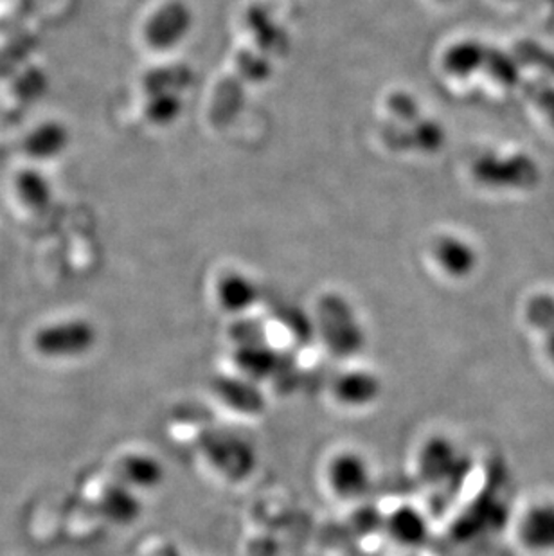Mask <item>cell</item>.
<instances>
[{
    "label": "cell",
    "mask_w": 554,
    "mask_h": 556,
    "mask_svg": "<svg viewBox=\"0 0 554 556\" xmlns=\"http://www.w3.org/2000/svg\"><path fill=\"white\" fill-rule=\"evenodd\" d=\"M105 514L109 519L117 525H130L141 515V501L137 497L136 490L128 489L126 484H119L105 495Z\"/></svg>",
    "instance_id": "obj_17"
},
{
    "label": "cell",
    "mask_w": 554,
    "mask_h": 556,
    "mask_svg": "<svg viewBox=\"0 0 554 556\" xmlns=\"http://www.w3.org/2000/svg\"><path fill=\"white\" fill-rule=\"evenodd\" d=\"M191 78L193 74L186 67L155 68L144 78V90L148 96L164 94V92L180 94L186 87H189Z\"/></svg>",
    "instance_id": "obj_18"
},
{
    "label": "cell",
    "mask_w": 554,
    "mask_h": 556,
    "mask_svg": "<svg viewBox=\"0 0 554 556\" xmlns=\"http://www.w3.org/2000/svg\"><path fill=\"white\" fill-rule=\"evenodd\" d=\"M213 391L225 407H229L230 410L240 413V415H260L267 405L265 394L260 389V383L252 382V380L241 377L238 372L232 377L218 378Z\"/></svg>",
    "instance_id": "obj_10"
},
{
    "label": "cell",
    "mask_w": 554,
    "mask_h": 556,
    "mask_svg": "<svg viewBox=\"0 0 554 556\" xmlns=\"http://www.w3.org/2000/svg\"><path fill=\"white\" fill-rule=\"evenodd\" d=\"M16 194L32 210H42L51 200V189L42 175L24 169L15 180Z\"/></svg>",
    "instance_id": "obj_20"
},
{
    "label": "cell",
    "mask_w": 554,
    "mask_h": 556,
    "mask_svg": "<svg viewBox=\"0 0 554 556\" xmlns=\"http://www.w3.org/2000/svg\"><path fill=\"white\" fill-rule=\"evenodd\" d=\"M236 63H238L240 74H243L249 81H254V84L265 81L273 74V63L265 53H241Z\"/></svg>",
    "instance_id": "obj_24"
},
{
    "label": "cell",
    "mask_w": 554,
    "mask_h": 556,
    "mask_svg": "<svg viewBox=\"0 0 554 556\" xmlns=\"http://www.w3.org/2000/svg\"><path fill=\"white\" fill-rule=\"evenodd\" d=\"M386 106H388L389 114L403 125L411 126L421 119L418 101L414 96L403 92V90L389 94Z\"/></svg>",
    "instance_id": "obj_22"
},
{
    "label": "cell",
    "mask_w": 554,
    "mask_h": 556,
    "mask_svg": "<svg viewBox=\"0 0 554 556\" xmlns=\"http://www.w3.org/2000/svg\"><path fill=\"white\" fill-rule=\"evenodd\" d=\"M249 24L254 29L257 43L262 46L263 51H270V49H276L279 43H282L281 29L268 18L267 11H252V15L249 16Z\"/></svg>",
    "instance_id": "obj_23"
},
{
    "label": "cell",
    "mask_w": 554,
    "mask_h": 556,
    "mask_svg": "<svg viewBox=\"0 0 554 556\" xmlns=\"http://www.w3.org/2000/svg\"><path fill=\"white\" fill-rule=\"evenodd\" d=\"M232 363L238 375L260 383L276 377L281 358L270 344L263 342V339H257V341L238 344L236 352L232 353Z\"/></svg>",
    "instance_id": "obj_11"
},
{
    "label": "cell",
    "mask_w": 554,
    "mask_h": 556,
    "mask_svg": "<svg viewBox=\"0 0 554 556\" xmlns=\"http://www.w3.org/2000/svg\"><path fill=\"white\" fill-rule=\"evenodd\" d=\"M315 331L330 355L356 357L366 348V331L355 308L340 294H326L317 305Z\"/></svg>",
    "instance_id": "obj_1"
},
{
    "label": "cell",
    "mask_w": 554,
    "mask_h": 556,
    "mask_svg": "<svg viewBox=\"0 0 554 556\" xmlns=\"http://www.w3.org/2000/svg\"><path fill=\"white\" fill-rule=\"evenodd\" d=\"M193 10L184 0H169L161 5L144 26V40L155 51H172L193 29Z\"/></svg>",
    "instance_id": "obj_5"
},
{
    "label": "cell",
    "mask_w": 554,
    "mask_h": 556,
    "mask_svg": "<svg viewBox=\"0 0 554 556\" xmlns=\"http://www.w3.org/2000/svg\"><path fill=\"white\" fill-rule=\"evenodd\" d=\"M488 49L477 40H461L450 46L443 54L444 73L454 78H470L479 68L484 67Z\"/></svg>",
    "instance_id": "obj_15"
},
{
    "label": "cell",
    "mask_w": 554,
    "mask_h": 556,
    "mask_svg": "<svg viewBox=\"0 0 554 556\" xmlns=\"http://www.w3.org/2000/svg\"><path fill=\"white\" fill-rule=\"evenodd\" d=\"M184 111L182 96L164 92V94L148 96L147 114L153 125L167 126L177 122Z\"/></svg>",
    "instance_id": "obj_21"
},
{
    "label": "cell",
    "mask_w": 554,
    "mask_h": 556,
    "mask_svg": "<svg viewBox=\"0 0 554 556\" xmlns=\"http://www.w3.org/2000/svg\"><path fill=\"white\" fill-rule=\"evenodd\" d=\"M432 256L444 276L452 279H465L477 267L476 249L463 238L443 235L432 245Z\"/></svg>",
    "instance_id": "obj_14"
},
{
    "label": "cell",
    "mask_w": 554,
    "mask_h": 556,
    "mask_svg": "<svg viewBox=\"0 0 554 556\" xmlns=\"http://www.w3.org/2000/svg\"><path fill=\"white\" fill-rule=\"evenodd\" d=\"M98 331L95 325L85 319L60 320L46 326L35 337L38 352L51 357H78L95 348Z\"/></svg>",
    "instance_id": "obj_4"
},
{
    "label": "cell",
    "mask_w": 554,
    "mask_h": 556,
    "mask_svg": "<svg viewBox=\"0 0 554 556\" xmlns=\"http://www.w3.org/2000/svg\"><path fill=\"white\" fill-rule=\"evenodd\" d=\"M326 486L342 503H358L373 489V468L358 451L335 452L325 467Z\"/></svg>",
    "instance_id": "obj_2"
},
{
    "label": "cell",
    "mask_w": 554,
    "mask_h": 556,
    "mask_svg": "<svg viewBox=\"0 0 554 556\" xmlns=\"http://www.w3.org/2000/svg\"><path fill=\"white\" fill-rule=\"evenodd\" d=\"M123 484L136 492H153L166 481V468L163 462L147 452H131L119 463Z\"/></svg>",
    "instance_id": "obj_13"
},
{
    "label": "cell",
    "mask_w": 554,
    "mask_h": 556,
    "mask_svg": "<svg viewBox=\"0 0 554 556\" xmlns=\"http://www.w3.org/2000/svg\"><path fill=\"white\" fill-rule=\"evenodd\" d=\"M216 303L230 315H245L257 305L262 290L247 274L227 273L215 287Z\"/></svg>",
    "instance_id": "obj_12"
},
{
    "label": "cell",
    "mask_w": 554,
    "mask_h": 556,
    "mask_svg": "<svg viewBox=\"0 0 554 556\" xmlns=\"http://www.w3.org/2000/svg\"><path fill=\"white\" fill-rule=\"evenodd\" d=\"M204 456L218 476L240 483L251 478L257 465L256 451L249 441L229 432H218L205 440Z\"/></svg>",
    "instance_id": "obj_3"
},
{
    "label": "cell",
    "mask_w": 554,
    "mask_h": 556,
    "mask_svg": "<svg viewBox=\"0 0 554 556\" xmlns=\"http://www.w3.org/2000/svg\"><path fill=\"white\" fill-rule=\"evenodd\" d=\"M330 391L340 407L366 410L382 399L383 382L380 375L372 369H345L333 378Z\"/></svg>",
    "instance_id": "obj_7"
},
{
    "label": "cell",
    "mask_w": 554,
    "mask_h": 556,
    "mask_svg": "<svg viewBox=\"0 0 554 556\" xmlns=\"http://www.w3.org/2000/svg\"><path fill=\"white\" fill-rule=\"evenodd\" d=\"M518 544L531 555H554V501L539 498L520 511L515 522Z\"/></svg>",
    "instance_id": "obj_6"
},
{
    "label": "cell",
    "mask_w": 554,
    "mask_h": 556,
    "mask_svg": "<svg viewBox=\"0 0 554 556\" xmlns=\"http://www.w3.org/2000/svg\"><path fill=\"white\" fill-rule=\"evenodd\" d=\"M408 150H419V152L435 153L444 147L443 126L432 122V119H418L414 125L407 128Z\"/></svg>",
    "instance_id": "obj_19"
},
{
    "label": "cell",
    "mask_w": 554,
    "mask_h": 556,
    "mask_svg": "<svg viewBox=\"0 0 554 556\" xmlns=\"http://www.w3.org/2000/svg\"><path fill=\"white\" fill-rule=\"evenodd\" d=\"M418 473L425 483L443 484L454 479L461 456L454 441L444 435H430L418 451Z\"/></svg>",
    "instance_id": "obj_8"
},
{
    "label": "cell",
    "mask_w": 554,
    "mask_h": 556,
    "mask_svg": "<svg viewBox=\"0 0 554 556\" xmlns=\"http://www.w3.org/2000/svg\"><path fill=\"white\" fill-rule=\"evenodd\" d=\"M68 131L56 122L42 123L26 137L24 148L35 159H53L67 148Z\"/></svg>",
    "instance_id": "obj_16"
},
{
    "label": "cell",
    "mask_w": 554,
    "mask_h": 556,
    "mask_svg": "<svg viewBox=\"0 0 554 556\" xmlns=\"http://www.w3.org/2000/svg\"><path fill=\"white\" fill-rule=\"evenodd\" d=\"M383 528L396 546L408 549L424 546L430 536L429 519L413 504H400L392 509L386 517Z\"/></svg>",
    "instance_id": "obj_9"
}]
</instances>
